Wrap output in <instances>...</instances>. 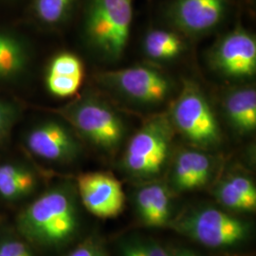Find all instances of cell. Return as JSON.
I'll use <instances>...</instances> for the list:
<instances>
[{
	"mask_svg": "<svg viewBox=\"0 0 256 256\" xmlns=\"http://www.w3.org/2000/svg\"><path fill=\"white\" fill-rule=\"evenodd\" d=\"M229 0H176L169 18L178 30L202 34L216 27L224 18Z\"/></svg>",
	"mask_w": 256,
	"mask_h": 256,
	"instance_id": "cell-10",
	"label": "cell"
},
{
	"mask_svg": "<svg viewBox=\"0 0 256 256\" xmlns=\"http://www.w3.org/2000/svg\"><path fill=\"white\" fill-rule=\"evenodd\" d=\"M36 184L34 173L20 165H0V196L8 200H18L32 192Z\"/></svg>",
	"mask_w": 256,
	"mask_h": 256,
	"instance_id": "cell-16",
	"label": "cell"
},
{
	"mask_svg": "<svg viewBox=\"0 0 256 256\" xmlns=\"http://www.w3.org/2000/svg\"><path fill=\"white\" fill-rule=\"evenodd\" d=\"M82 79L80 77L46 75V86L52 94L57 97L66 98L75 95L82 86Z\"/></svg>",
	"mask_w": 256,
	"mask_h": 256,
	"instance_id": "cell-22",
	"label": "cell"
},
{
	"mask_svg": "<svg viewBox=\"0 0 256 256\" xmlns=\"http://www.w3.org/2000/svg\"><path fill=\"white\" fill-rule=\"evenodd\" d=\"M74 0H36L38 18L46 24H56L66 18Z\"/></svg>",
	"mask_w": 256,
	"mask_h": 256,
	"instance_id": "cell-19",
	"label": "cell"
},
{
	"mask_svg": "<svg viewBox=\"0 0 256 256\" xmlns=\"http://www.w3.org/2000/svg\"><path fill=\"white\" fill-rule=\"evenodd\" d=\"M0 256H34V254L25 243L16 239H7L0 242Z\"/></svg>",
	"mask_w": 256,
	"mask_h": 256,
	"instance_id": "cell-23",
	"label": "cell"
},
{
	"mask_svg": "<svg viewBox=\"0 0 256 256\" xmlns=\"http://www.w3.org/2000/svg\"><path fill=\"white\" fill-rule=\"evenodd\" d=\"M218 200L226 208L240 212H254L256 188L254 182L244 174H230L218 185Z\"/></svg>",
	"mask_w": 256,
	"mask_h": 256,
	"instance_id": "cell-14",
	"label": "cell"
},
{
	"mask_svg": "<svg viewBox=\"0 0 256 256\" xmlns=\"http://www.w3.org/2000/svg\"><path fill=\"white\" fill-rule=\"evenodd\" d=\"M26 64L24 48L12 37L0 34V77L20 72Z\"/></svg>",
	"mask_w": 256,
	"mask_h": 256,
	"instance_id": "cell-18",
	"label": "cell"
},
{
	"mask_svg": "<svg viewBox=\"0 0 256 256\" xmlns=\"http://www.w3.org/2000/svg\"><path fill=\"white\" fill-rule=\"evenodd\" d=\"M84 206L100 218L118 216L124 210L126 196L119 180L110 173L90 172L77 178Z\"/></svg>",
	"mask_w": 256,
	"mask_h": 256,
	"instance_id": "cell-8",
	"label": "cell"
},
{
	"mask_svg": "<svg viewBox=\"0 0 256 256\" xmlns=\"http://www.w3.org/2000/svg\"><path fill=\"white\" fill-rule=\"evenodd\" d=\"M230 122L241 132H252L256 128V92L252 88L230 92L224 102Z\"/></svg>",
	"mask_w": 256,
	"mask_h": 256,
	"instance_id": "cell-15",
	"label": "cell"
},
{
	"mask_svg": "<svg viewBox=\"0 0 256 256\" xmlns=\"http://www.w3.org/2000/svg\"><path fill=\"white\" fill-rule=\"evenodd\" d=\"M171 256H202L198 254L192 252L191 250H187V248H178L176 250L173 252H170Z\"/></svg>",
	"mask_w": 256,
	"mask_h": 256,
	"instance_id": "cell-26",
	"label": "cell"
},
{
	"mask_svg": "<svg viewBox=\"0 0 256 256\" xmlns=\"http://www.w3.org/2000/svg\"><path fill=\"white\" fill-rule=\"evenodd\" d=\"M168 116L174 129L194 144L203 148L220 144L218 122L204 93L196 84L185 82Z\"/></svg>",
	"mask_w": 256,
	"mask_h": 256,
	"instance_id": "cell-5",
	"label": "cell"
},
{
	"mask_svg": "<svg viewBox=\"0 0 256 256\" xmlns=\"http://www.w3.org/2000/svg\"><path fill=\"white\" fill-rule=\"evenodd\" d=\"M140 220L150 227H164L171 218V196L162 183H151L142 187L135 198Z\"/></svg>",
	"mask_w": 256,
	"mask_h": 256,
	"instance_id": "cell-13",
	"label": "cell"
},
{
	"mask_svg": "<svg viewBox=\"0 0 256 256\" xmlns=\"http://www.w3.org/2000/svg\"><path fill=\"white\" fill-rule=\"evenodd\" d=\"M28 148L39 158L52 162L70 160L79 151L72 133L58 122H46L28 135Z\"/></svg>",
	"mask_w": 256,
	"mask_h": 256,
	"instance_id": "cell-11",
	"label": "cell"
},
{
	"mask_svg": "<svg viewBox=\"0 0 256 256\" xmlns=\"http://www.w3.org/2000/svg\"><path fill=\"white\" fill-rule=\"evenodd\" d=\"M122 256H171L160 243L152 239L131 238L120 245Z\"/></svg>",
	"mask_w": 256,
	"mask_h": 256,
	"instance_id": "cell-20",
	"label": "cell"
},
{
	"mask_svg": "<svg viewBox=\"0 0 256 256\" xmlns=\"http://www.w3.org/2000/svg\"><path fill=\"white\" fill-rule=\"evenodd\" d=\"M172 226L196 242L212 248L238 246L250 234L247 222L212 207L190 212L174 221Z\"/></svg>",
	"mask_w": 256,
	"mask_h": 256,
	"instance_id": "cell-6",
	"label": "cell"
},
{
	"mask_svg": "<svg viewBox=\"0 0 256 256\" xmlns=\"http://www.w3.org/2000/svg\"><path fill=\"white\" fill-rule=\"evenodd\" d=\"M212 64L228 77H250L256 72V41L245 30L236 28L214 46L210 56Z\"/></svg>",
	"mask_w": 256,
	"mask_h": 256,
	"instance_id": "cell-9",
	"label": "cell"
},
{
	"mask_svg": "<svg viewBox=\"0 0 256 256\" xmlns=\"http://www.w3.org/2000/svg\"><path fill=\"white\" fill-rule=\"evenodd\" d=\"M66 256H106L101 246L94 240H86Z\"/></svg>",
	"mask_w": 256,
	"mask_h": 256,
	"instance_id": "cell-24",
	"label": "cell"
},
{
	"mask_svg": "<svg viewBox=\"0 0 256 256\" xmlns=\"http://www.w3.org/2000/svg\"><path fill=\"white\" fill-rule=\"evenodd\" d=\"M12 118V110L10 108L9 106L0 102V137L7 132Z\"/></svg>",
	"mask_w": 256,
	"mask_h": 256,
	"instance_id": "cell-25",
	"label": "cell"
},
{
	"mask_svg": "<svg viewBox=\"0 0 256 256\" xmlns=\"http://www.w3.org/2000/svg\"><path fill=\"white\" fill-rule=\"evenodd\" d=\"M144 50L153 60L169 61L182 54L184 44L182 39L173 32L152 30L144 37Z\"/></svg>",
	"mask_w": 256,
	"mask_h": 256,
	"instance_id": "cell-17",
	"label": "cell"
},
{
	"mask_svg": "<svg viewBox=\"0 0 256 256\" xmlns=\"http://www.w3.org/2000/svg\"><path fill=\"white\" fill-rule=\"evenodd\" d=\"M174 136V128L167 114L147 120L130 138L124 156V166L130 174L149 178L164 168Z\"/></svg>",
	"mask_w": 256,
	"mask_h": 256,
	"instance_id": "cell-3",
	"label": "cell"
},
{
	"mask_svg": "<svg viewBox=\"0 0 256 256\" xmlns=\"http://www.w3.org/2000/svg\"><path fill=\"white\" fill-rule=\"evenodd\" d=\"M214 162L210 156L196 150H182L174 158L171 182L174 190L187 192L209 182Z\"/></svg>",
	"mask_w": 256,
	"mask_h": 256,
	"instance_id": "cell-12",
	"label": "cell"
},
{
	"mask_svg": "<svg viewBox=\"0 0 256 256\" xmlns=\"http://www.w3.org/2000/svg\"><path fill=\"white\" fill-rule=\"evenodd\" d=\"M62 115L94 146L113 152L120 146L126 133L122 118L110 104L88 96L62 110Z\"/></svg>",
	"mask_w": 256,
	"mask_h": 256,
	"instance_id": "cell-4",
	"label": "cell"
},
{
	"mask_svg": "<svg viewBox=\"0 0 256 256\" xmlns=\"http://www.w3.org/2000/svg\"><path fill=\"white\" fill-rule=\"evenodd\" d=\"M100 81L106 88L142 106L164 104L174 90L173 82L165 74L142 66L106 72Z\"/></svg>",
	"mask_w": 256,
	"mask_h": 256,
	"instance_id": "cell-7",
	"label": "cell"
},
{
	"mask_svg": "<svg viewBox=\"0 0 256 256\" xmlns=\"http://www.w3.org/2000/svg\"><path fill=\"white\" fill-rule=\"evenodd\" d=\"M48 74L84 78V66L79 57L70 52H64L52 59Z\"/></svg>",
	"mask_w": 256,
	"mask_h": 256,
	"instance_id": "cell-21",
	"label": "cell"
},
{
	"mask_svg": "<svg viewBox=\"0 0 256 256\" xmlns=\"http://www.w3.org/2000/svg\"><path fill=\"white\" fill-rule=\"evenodd\" d=\"M78 226L74 196L66 187L44 192L18 218L21 232L32 242L44 246L63 244L74 236Z\"/></svg>",
	"mask_w": 256,
	"mask_h": 256,
	"instance_id": "cell-1",
	"label": "cell"
},
{
	"mask_svg": "<svg viewBox=\"0 0 256 256\" xmlns=\"http://www.w3.org/2000/svg\"><path fill=\"white\" fill-rule=\"evenodd\" d=\"M133 19L132 0H90L86 34L90 43L108 61L124 54Z\"/></svg>",
	"mask_w": 256,
	"mask_h": 256,
	"instance_id": "cell-2",
	"label": "cell"
}]
</instances>
